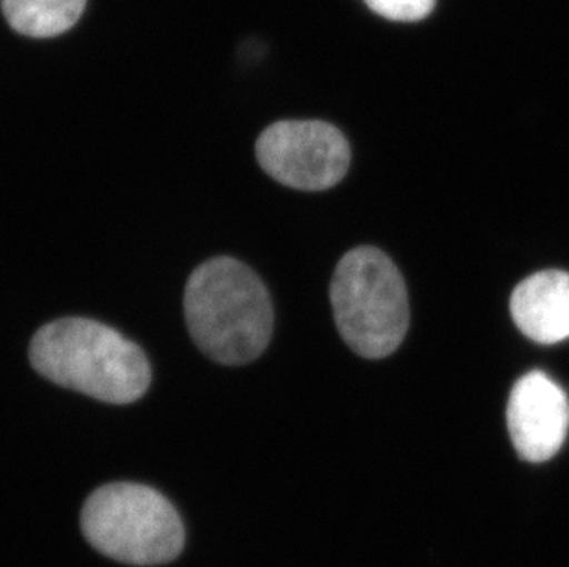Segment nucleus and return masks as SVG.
<instances>
[{
    "mask_svg": "<svg viewBox=\"0 0 569 567\" xmlns=\"http://www.w3.org/2000/svg\"><path fill=\"white\" fill-rule=\"evenodd\" d=\"M30 364L52 384L117 406L140 400L151 384L144 350L86 317H63L39 328L30 342Z\"/></svg>",
    "mask_w": 569,
    "mask_h": 567,
    "instance_id": "obj_1",
    "label": "nucleus"
},
{
    "mask_svg": "<svg viewBox=\"0 0 569 567\" xmlns=\"http://www.w3.org/2000/svg\"><path fill=\"white\" fill-rule=\"evenodd\" d=\"M184 317L199 350L231 367L260 358L273 334L268 288L231 257L210 258L193 269L184 288Z\"/></svg>",
    "mask_w": 569,
    "mask_h": 567,
    "instance_id": "obj_2",
    "label": "nucleus"
},
{
    "mask_svg": "<svg viewBox=\"0 0 569 567\" xmlns=\"http://www.w3.org/2000/svg\"><path fill=\"white\" fill-rule=\"evenodd\" d=\"M330 302L341 338L363 358H386L406 338V282L391 258L375 247H358L341 258L330 284Z\"/></svg>",
    "mask_w": 569,
    "mask_h": 567,
    "instance_id": "obj_3",
    "label": "nucleus"
},
{
    "mask_svg": "<svg viewBox=\"0 0 569 567\" xmlns=\"http://www.w3.org/2000/svg\"><path fill=\"white\" fill-rule=\"evenodd\" d=\"M81 530L103 557L131 566L172 563L184 546L176 507L139 483H111L94 490L81 510Z\"/></svg>",
    "mask_w": 569,
    "mask_h": 567,
    "instance_id": "obj_4",
    "label": "nucleus"
},
{
    "mask_svg": "<svg viewBox=\"0 0 569 567\" xmlns=\"http://www.w3.org/2000/svg\"><path fill=\"white\" fill-rule=\"evenodd\" d=\"M258 165L274 181L307 192L336 187L349 171L345 135L322 120H280L257 140Z\"/></svg>",
    "mask_w": 569,
    "mask_h": 567,
    "instance_id": "obj_5",
    "label": "nucleus"
},
{
    "mask_svg": "<svg viewBox=\"0 0 569 567\" xmlns=\"http://www.w3.org/2000/svg\"><path fill=\"white\" fill-rule=\"evenodd\" d=\"M507 426L521 459H551L569 429V400L562 387L538 370L521 376L510 391Z\"/></svg>",
    "mask_w": 569,
    "mask_h": 567,
    "instance_id": "obj_6",
    "label": "nucleus"
},
{
    "mask_svg": "<svg viewBox=\"0 0 569 567\" xmlns=\"http://www.w3.org/2000/svg\"><path fill=\"white\" fill-rule=\"evenodd\" d=\"M510 314L520 332L532 341L553 345L569 338V273L551 269L518 284Z\"/></svg>",
    "mask_w": 569,
    "mask_h": 567,
    "instance_id": "obj_7",
    "label": "nucleus"
},
{
    "mask_svg": "<svg viewBox=\"0 0 569 567\" xmlns=\"http://www.w3.org/2000/svg\"><path fill=\"white\" fill-rule=\"evenodd\" d=\"M10 27L28 38H54L74 27L87 0H0Z\"/></svg>",
    "mask_w": 569,
    "mask_h": 567,
    "instance_id": "obj_8",
    "label": "nucleus"
},
{
    "mask_svg": "<svg viewBox=\"0 0 569 567\" xmlns=\"http://www.w3.org/2000/svg\"><path fill=\"white\" fill-rule=\"evenodd\" d=\"M378 16L391 21H419L430 16L436 0H366Z\"/></svg>",
    "mask_w": 569,
    "mask_h": 567,
    "instance_id": "obj_9",
    "label": "nucleus"
}]
</instances>
